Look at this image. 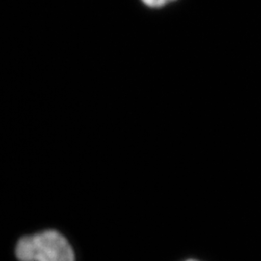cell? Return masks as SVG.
Here are the masks:
<instances>
[{
  "label": "cell",
  "instance_id": "obj_1",
  "mask_svg": "<svg viewBox=\"0 0 261 261\" xmlns=\"http://www.w3.org/2000/svg\"><path fill=\"white\" fill-rule=\"evenodd\" d=\"M16 254L19 261H75L71 245L55 230L23 237L17 245Z\"/></svg>",
  "mask_w": 261,
  "mask_h": 261
},
{
  "label": "cell",
  "instance_id": "obj_2",
  "mask_svg": "<svg viewBox=\"0 0 261 261\" xmlns=\"http://www.w3.org/2000/svg\"><path fill=\"white\" fill-rule=\"evenodd\" d=\"M141 1L144 5H146L149 8L158 9V8H163L164 6L168 5V3L173 2L175 0H141Z\"/></svg>",
  "mask_w": 261,
  "mask_h": 261
},
{
  "label": "cell",
  "instance_id": "obj_3",
  "mask_svg": "<svg viewBox=\"0 0 261 261\" xmlns=\"http://www.w3.org/2000/svg\"><path fill=\"white\" fill-rule=\"evenodd\" d=\"M185 261H198V260H196V259H187V260H185Z\"/></svg>",
  "mask_w": 261,
  "mask_h": 261
}]
</instances>
